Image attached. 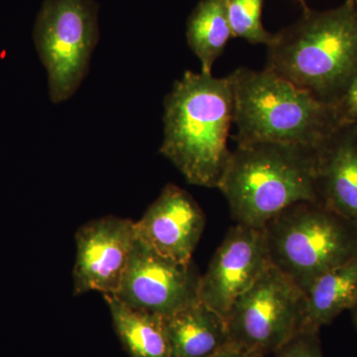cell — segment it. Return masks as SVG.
I'll return each mask as SVG.
<instances>
[{"label": "cell", "mask_w": 357, "mask_h": 357, "mask_svg": "<svg viewBox=\"0 0 357 357\" xmlns=\"http://www.w3.org/2000/svg\"><path fill=\"white\" fill-rule=\"evenodd\" d=\"M318 203L357 225V124L342 123L316 151Z\"/></svg>", "instance_id": "7c38bea8"}, {"label": "cell", "mask_w": 357, "mask_h": 357, "mask_svg": "<svg viewBox=\"0 0 357 357\" xmlns=\"http://www.w3.org/2000/svg\"><path fill=\"white\" fill-rule=\"evenodd\" d=\"M74 295L98 291L115 295L121 288L136 241L135 222L107 215L77 229Z\"/></svg>", "instance_id": "30bf717a"}, {"label": "cell", "mask_w": 357, "mask_h": 357, "mask_svg": "<svg viewBox=\"0 0 357 357\" xmlns=\"http://www.w3.org/2000/svg\"><path fill=\"white\" fill-rule=\"evenodd\" d=\"M351 312L352 316V321H354V326H356L357 330V301L356 304H354V306L351 307Z\"/></svg>", "instance_id": "44dd1931"}, {"label": "cell", "mask_w": 357, "mask_h": 357, "mask_svg": "<svg viewBox=\"0 0 357 357\" xmlns=\"http://www.w3.org/2000/svg\"><path fill=\"white\" fill-rule=\"evenodd\" d=\"M213 357H266L262 354H256V352L246 351V349H239L234 345H229L227 349L218 352Z\"/></svg>", "instance_id": "ffe728a7"}, {"label": "cell", "mask_w": 357, "mask_h": 357, "mask_svg": "<svg viewBox=\"0 0 357 357\" xmlns=\"http://www.w3.org/2000/svg\"><path fill=\"white\" fill-rule=\"evenodd\" d=\"M230 77L236 145L280 143L317 150L342 124L335 105L270 70L239 68Z\"/></svg>", "instance_id": "277c9868"}, {"label": "cell", "mask_w": 357, "mask_h": 357, "mask_svg": "<svg viewBox=\"0 0 357 357\" xmlns=\"http://www.w3.org/2000/svg\"><path fill=\"white\" fill-rule=\"evenodd\" d=\"M316 151L280 143L237 145L218 188L232 218L263 229L294 204L318 203Z\"/></svg>", "instance_id": "3957f363"}, {"label": "cell", "mask_w": 357, "mask_h": 357, "mask_svg": "<svg viewBox=\"0 0 357 357\" xmlns=\"http://www.w3.org/2000/svg\"><path fill=\"white\" fill-rule=\"evenodd\" d=\"M356 1H357V0H356Z\"/></svg>", "instance_id": "7402d4cb"}, {"label": "cell", "mask_w": 357, "mask_h": 357, "mask_svg": "<svg viewBox=\"0 0 357 357\" xmlns=\"http://www.w3.org/2000/svg\"><path fill=\"white\" fill-rule=\"evenodd\" d=\"M305 328L321 331L357 301V258L318 277L306 293Z\"/></svg>", "instance_id": "9a60e30c"}, {"label": "cell", "mask_w": 357, "mask_h": 357, "mask_svg": "<svg viewBox=\"0 0 357 357\" xmlns=\"http://www.w3.org/2000/svg\"><path fill=\"white\" fill-rule=\"evenodd\" d=\"M264 232L272 266L305 293L321 274L357 258V225L318 203L292 204Z\"/></svg>", "instance_id": "5b68a950"}, {"label": "cell", "mask_w": 357, "mask_h": 357, "mask_svg": "<svg viewBox=\"0 0 357 357\" xmlns=\"http://www.w3.org/2000/svg\"><path fill=\"white\" fill-rule=\"evenodd\" d=\"M165 323L172 357H213L231 345L225 319L199 300Z\"/></svg>", "instance_id": "4fadbf2b"}, {"label": "cell", "mask_w": 357, "mask_h": 357, "mask_svg": "<svg viewBox=\"0 0 357 357\" xmlns=\"http://www.w3.org/2000/svg\"><path fill=\"white\" fill-rule=\"evenodd\" d=\"M231 77L187 70L164 100V138L159 152L189 184L218 188L230 159L234 124Z\"/></svg>", "instance_id": "6da1fadb"}, {"label": "cell", "mask_w": 357, "mask_h": 357, "mask_svg": "<svg viewBox=\"0 0 357 357\" xmlns=\"http://www.w3.org/2000/svg\"><path fill=\"white\" fill-rule=\"evenodd\" d=\"M93 0H44L33 38L48 79L51 102L70 100L88 75L100 37Z\"/></svg>", "instance_id": "8992f818"}, {"label": "cell", "mask_w": 357, "mask_h": 357, "mask_svg": "<svg viewBox=\"0 0 357 357\" xmlns=\"http://www.w3.org/2000/svg\"><path fill=\"white\" fill-rule=\"evenodd\" d=\"M201 275L194 262L159 255L136 236L121 288L114 296L134 309L166 318L199 301Z\"/></svg>", "instance_id": "ba28073f"}, {"label": "cell", "mask_w": 357, "mask_h": 357, "mask_svg": "<svg viewBox=\"0 0 357 357\" xmlns=\"http://www.w3.org/2000/svg\"><path fill=\"white\" fill-rule=\"evenodd\" d=\"M121 344L131 357H172L165 318L134 309L114 295H103Z\"/></svg>", "instance_id": "5bb4252c"}, {"label": "cell", "mask_w": 357, "mask_h": 357, "mask_svg": "<svg viewBox=\"0 0 357 357\" xmlns=\"http://www.w3.org/2000/svg\"><path fill=\"white\" fill-rule=\"evenodd\" d=\"M335 109L342 123L357 124V75L340 102L335 105Z\"/></svg>", "instance_id": "d6986e66"}, {"label": "cell", "mask_w": 357, "mask_h": 357, "mask_svg": "<svg viewBox=\"0 0 357 357\" xmlns=\"http://www.w3.org/2000/svg\"><path fill=\"white\" fill-rule=\"evenodd\" d=\"M264 0H227V10L234 38L246 40L251 44L268 46L274 34L263 26Z\"/></svg>", "instance_id": "e0dca14e"}, {"label": "cell", "mask_w": 357, "mask_h": 357, "mask_svg": "<svg viewBox=\"0 0 357 357\" xmlns=\"http://www.w3.org/2000/svg\"><path fill=\"white\" fill-rule=\"evenodd\" d=\"M267 47L265 69L335 107L357 75L356 0L326 11L304 7Z\"/></svg>", "instance_id": "7a4b0ae2"}, {"label": "cell", "mask_w": 357, "mask_h": 357, "mask_svg": "<svg viewBox=\"0 0 357 357\" xmlns=\"http://www.w3.org/2000/svg\"><path fill=\"white\" fill-rule=\"evenodd\" d=\"M306 293L269 266L230 307L225 321L230 344L267 356L305 328Z\"/></svg>", "instance_id": "52a82bcc"}, {"label": "cell", "mask_w": 357, "mask_h": 357, "mask_svg": "<svg viewBox=\"0 0 357 357\" xmlns=\"http://www.w3.org/2000/svg\"><path fill=\"white\" fill-rule=\"evenodd\" d=\"M274 357H325L321 349L319 331L303 328L291 338L281 349L275 352Z\"/></svg>", "instance_id": "ac0fdd59"}, {"label": "cell", "mask_w": 357, "mask_h": 357, "mask_svg": "<svg viewBox=\"0 0 357 357\" xmlns=\"http://www.w3.org/2000/svg\"><path fill=\"white\" fill-rule=\"evenodd\" d=\"M271 266L264 227L236 223L201 275L199 300L225 319L234 301Z\"/></svg>", "instance_id": "9c48e42d"}, {"label": "cell", "mask_w": 357, "mask_h": 357, "mask_svg": "<svg viewBox=\"0 0 357 357\" xmlns=\"http://www.w3.org/2000/svg\"><path fill=\"white\" fill-rule=\"evenodd\" d=\"M204 227V211L191 195L168 184L135 222V232L137 238L159 255L190 263Z\"/></svg>", "instance_id": "8fae6325"}, {"label": "cell", "mask_w": 357, "mask_h": 357, "mask_svg": "<svg viewBox=\"0 0 357 357\" xmlns=\"http://www.w3.org/2000/svg\"><path fill=\"white\" fill-rule=\"evenodd\" d=\"M187 41L201 63V72L211 74L215 61L234 38L227 0H201L189 16Z\"/></svg>", "instance_id": "2e32d148"}]
</instances>
